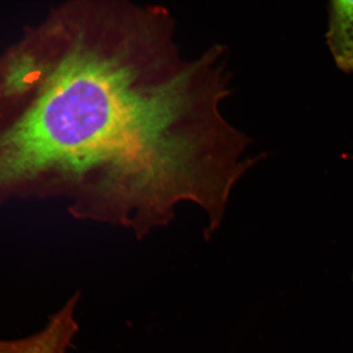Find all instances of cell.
<instances>
[{
  "label": "cell",
  "instance_id": "4",
  "mask_svg": "<svg viewBox=\"0 0 353 353\" xmlns=\"http://www.w3.org/2000/svg\"><path fill=\"white\" fill-rule=\"evenodd\" d=\"M352 281H353V276H352Z\"/></svg>",
  "mask_w": 353,
  "mask_h": 353
},
{
  "label": "cell",
  "instance_id": "2",
  "mask_svg": "<svg viewBox=\"0 0 353 353\" xmlns=\"http://www.w3.org/2000/svg\"><path fill=\"white\" fill-rule=\"evenodd\" d=\"M79 301V295H74L51 316L46 328L32 336L19 341L0 339V353H66L79 330L74 314Z\"/></svg>",
  "mask_w": 353,
  "mask_h": 353
},
{
  "label": "cell",
  "instance_id": "3",
  "mask_svg": "<svg viewBox=\"0 0 353 353\" xmlns=\"http://www.w3.org/2000/svg\"><path fill=\"white\" fill-rule=\"evenodd\" d=\"M326 42L338 68L353 73V1L330 2Z\"/></svg>",
  "mask_w": 353,
  "mask_h": 353
},
{
  "label": "cell",
  "instance_id": "1",
  "mask_svg": "<svg viewBox=\"0 0 353 353\" xmlns=\"http://www.w3.org/2000/svg\"><path fill=\"white\" fill-rule=\"evenodd\" d=\"M211 134L200 74L169 48L143 70L78 51L0 135V193L50 172L79 180L103 169L108 222L121 223L182 191Z\"/></svg>",
  "mask_w": 353,
  "mask_h": 353
}]
</instances>
